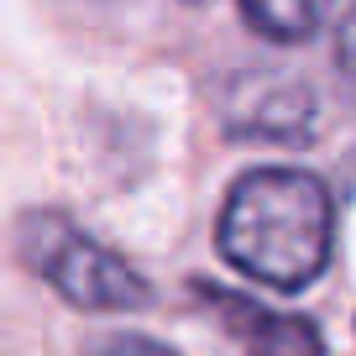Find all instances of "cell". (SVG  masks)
<instances>
[{
  "instance_id": "1",
  "label": "cell",
  "mask_w": 356,
  "mask_h": 356,
  "mask_svg": "<svg viewBox=\"0 0 356 356\" xmlns=\"http://www.w3.org/2000/svg\"><path fill=\"white\" fill-rule=\"evenodd\" d=\"M220 257L278 293H299L330 267L335 200L309 168H252L231 184L220 210Z\"/></svg>"
},
{
  "instance_id": "2",
  "label": "cell",
  "mask_w": 356,
  "mask_h": 356,
  "mask_svg": "<svg viewBox=\"0 0 356 356\" xmlns=\"http://www.w3.org/2000/svg\"><path fill=\"white\" fill-rule=\"evenodd\" d=\"M16 252L42 283H53L74 309L89 314H131L152 304V289L126 257L79 231L58 210H26L16 225Z\"/></svg>"
},
{
  "instance_id": "3",
  "label": "cell",
  "mask_w": 356,
  "mask_h": 356,
  "mask_svg": "<svg viewBox=\"0 0 356 356\" xmlns=\"http://www.w3.org/2000/svg\"><path fill=\"white\" fill-rule=\"evenodd\" d=\"M220 126L236 142H273V147H304L320 131V105L304 79L289 68H241L215 95Z\"/></svg>"
},
{
  "instance_id": "4",
  "label": "cell",
  "mask_w": 356,
  "mask_h": 356,
  "mask_svg": "<svg viewBox=\"0 0 356 356\" xmlns=\"http://www.w3.org/2000/svg\"><path fill=\"white\" fill-rule=\"evenodd\" d=\"M194 299L204 304V314L220 320V330L241 346V356H325V335L304 314H283L267 304L246 299L236 289L194 278Z\"/></svg>"
},
{
  "instance_id": "5",
  "label": "cell",
  "mask_w": 356,
  "mask_h": 356,
  "mask_svg": "<svg viewBox=\"0 0 356 356\" xmlns=\"http://www.w3.org/2000/svg\"><path fill=\"white\" fill-rule=\"evenodd\" d=\"M241 16L267 42H309L330 16V0H241Z\"/></svg>"
},
{
  "instance_id": "6",
  "label": "cell",
  "mask_w": 356,
  "mask_h": 356,
  "mask_svg": "<svg viewBox=\"0 0 356 356\" xmlns=\"http://www.w3.org/2000/svg\"><path fill=\"white\" fill-rule=\"evenodd\" d=\"M89 356H178V351H168L152 335H105V341H95Z\"/></svg>"
},
{
  "instance_id": "7",
  "label": "cell",
  "mask_w": 356,
  "mask_h": 356,
  "mask_svg": "<svg viewBox=\"0 0 356 356\" xmlns=\"http://www.w3.org/2000/svg\"><path fill=\"white\" fill-rule=\"evenodd\" d=\"M335 63H341V74L356 84V11L341 16V26H335Z\"/></svg>"
},
{
  "instance_id": "8",
  "label": "cell",
  "mask_w": 356,
  "mask_h": 356,
  "mask_svg": "<svg viewBox=\"0 0 356 356\" xmlns=\"http://www.w3.org/2000/svg\"><path fill=\"white\" fill-rule=\"evenodd\" d=\"M184 6H204V0H184Z\"/></svg>"
}]
</instances>
